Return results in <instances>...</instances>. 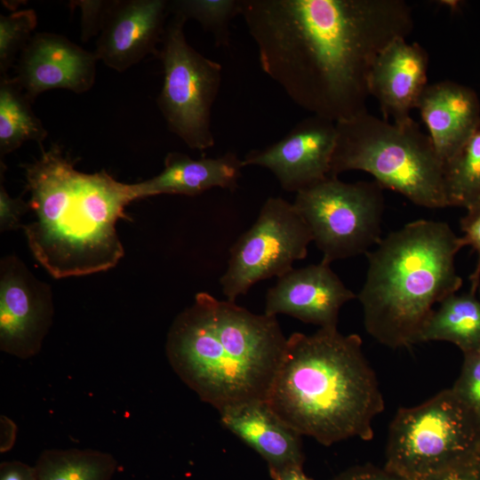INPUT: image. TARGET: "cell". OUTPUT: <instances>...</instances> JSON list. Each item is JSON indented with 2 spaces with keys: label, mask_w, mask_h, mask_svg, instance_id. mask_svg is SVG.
Here are the masks:
<instances>
[{
  "label": "cell",
  "mask_w": 480,
  "mask_h": 480,
  "mask_svg": "<svg viewBox=\"0 0 480 480\" xmlns=\"http://www.w3.org/2000/svg\"><path fill=\"white\" fill-rule=\"evenodd\" d=\"M241 16L263 72L335 123L367 111L376 58L414 24L404 0H242Z\"/></svg>",
  "instance_id": "1"
},
{
  "label": "cell",
  "mask_w": 480,
  "mask_h": 480,
  "mask_svg": "<svg viewBox=\"0 0 480 480\" xmlns=\"http://www.w3.org/2000/svg\"><path fill=\"white\" fill-rule=\"evenodd\" d=\"M41 152L23 164L32 220L22 228L33 256L56 279L114 268L124 255L116 225L130 220L125 208L136 200L132 184L104 169L77 171L56 143Z\"/></svg>",
  "instance_id": "2"
},
{
  "label": "cell",
  "mask_w": 480,
  "mask_h": 480,
  "mask_svg": "<svg viewBox=\"0 0 480 480\" xmlns=\"http://www.w3.org/2000/svg\"><path fill=\"white\" fill-rule=\"evenodd\" d=\"M286 425L329 446L373 437L384 399L357 334L293 332L265 401Z\"/></svg>",
  "instance_id": "3"
},
{
  "label": "cell",
  "mask_w": 480,
  "mask_h": 480,
  "mask_svg": "<svg viewBox=\"0 0 480 480\" xmlns=\"http://www.w3.org/2000/svg\"><path fill=\"white\" fill-rule=\"evenodd\" d=\"M286 341L276 316L201 292L172 323L165 353L179 378L220 412L266 401Z\"/></svg>",
  "instance_id": "4"
},
{
  "label": "cell",
  "mask_w": 480,
  "mask_h": 480,
  "mask_svg": "<svg viewBox=\"0 0 480 480\" xmlns=\"http://www.w3.org/2000/svg\"><path fill=\"white\" fill-rule=\"evenodd\" d=\"M462 247L449 224L436 220H415L381 238L366 253L357 295L366 332L391 348L416 344L433 306L462 284L455 268Z\"/></svg>",
  "instance_id": "5"
},
{
  "label": "cell",
  "mask_w": 480,
  "mask_h": 480,
  "mask_svg": "<svg viewBox=\"0 0 480 480\" xmlns=\"http://www.w3.org/2000/svg\"><path fill=\"white\" fill-rule=\"evenodd\" d=\"M336 129L331 176L352 170L366 172L382 188L417 205L448 207L444 163L428 134L412 118L396 124L367 110L337 122Z\"/></svg>",
  "instance_id": "6"
},
{
  "label": "cell",
  "mask_w": 480,
  "mask_h": 480,
  "mask_svg": "<svg viewBox=\"0 0 480 480\" xmlns=\"http://www.w3.org/2000/svg\"><path fill=\"white\" fill-rule=\"evenodd\" d=\"M478 454L480 417L450 388L396 412L388 428L385 467L418 480Z\"/></svg>",
  "instance_id": "7"
},
{
  "label": "cell",
  "mask_w": 480,
  "mask_h": 480,
  "mask_svg": "<svg viewBox=\"0 0 480 480\" xmlns=\"http://www.w3.org/2000/svg\"><path fill=\"white\" fill-rule=\"evenodd\" d=\"M292 204L324 263L366 254L381 240L385 204L375 180L349 183L329 175L297 192Z\"/></svg>",
  "instance_id": "8"
},
{
  "label": "cell",
  "mask_w": 480,
  "mask_h": 480,
  "mask_svg": "<svg viewBox=\"0 0 480 480\" xmlns=\"http://www.w3.org/2000/svg\"><path fill=\"white\" fill-rule=\"evenodd\" d=\"M186 22L176 16L167 22L157 54L164 79L156 102L170 132L188 148L204 151L215 143L212 109L220 91L222 67L187 42Z\"/></svg>",
  "instance_id": "9"
},
{
  "label": "cell",
  "mask_w": 480,
  "mask_h": 480,
  "mask_svg": "<svg viewBox=\"0 0 480 480\" xmlns=\"http://www.w3.org/2000/svg\"><path fill=\"white\" fill-rule=\"evenodd\" d=\"M312 241L292 203L268 198L255 222L229 250L228 268L220 278L222 293L236 302L259 281L283 276L295 261L306 258Z\"/></svg>",
  "instance_id": "10"
},
{
  "label": "cell",
  "mask_w": 480,
  "mask_h": 480,
  "mask_svg": "<svg viewBox=\"0 0 480 480\" xmlns=\"http://www.w3.org/2000/svg\"><path fill=\"white\" fill-rule=\"evenodd\" d=\"M50 285L15 255L0 264V349L21 359L37 355L53 320Z\"/></svg>",
  "instance_id": "11"
},
{
  "label": "cell",
  "mask_w": 480,
  "mask_h": 480,
  "mask_svg": "<svg viewBox=\"0 0 480 480\" xmlns=\"http://www.w3.org/2000/svg\"><path fill=\"white\" fill-rule=\"evenodd\" d=\"M336 137L335 122L311 115L276 142L246 153L242 164L269 170L283 189L297 193L330 175Z\"/></svg>",
  "instance_id": "12"
},
{
  "label": "cell",
  "mask_w": 480,
  "mask_h": 480,
  "mask_svg": "<svg viewBox=\"0 0 480 480\" xmlns=\"http://www.w3.org/2000/svg\"><path fill=\"white\" fill-rule=\"evenodd\" d=\"M98 60L62 35L39 32L20 52L12 77L32 100L57 89L83 93L94 84Z\"/></svg>",
  "instance_id": "13"
},
{
  "label": "cell",
  "mask_w": 480,
  "mask_h": 480,
  "mask_svg": "<svg viewBox=\"0 0 480 480\" xmlns=\"http://www.w3.org/2000/svg\"><path fill=\"white\" fill-rule=\"evenodd\" d=\"M169 14L166 0H113L96 41L98 60L124 72L158 54Z\"/></svg>",
  "instance_id": "14"
},
{
  "label": "cell",
  "mask_w": 480,
  "mask_h": 480,
  "mask_svg": "<svg viewBox=\"0 0 480 480\" xmlns=\"http://www.w3.org/2000/svg\"><path fill=\"white\" fill-rule=\"evenodd\" d=\"M356 294L321 261L292 268L266 294L264 314H285L319 328H337L341 307Z\"/></svg>",
  "instance_id": "15"
},
{
  "label": "cell",
  "mask_w": 480,
  "mask_h": 480,
  "mask_svg": "<svg viewBox=\"0 0 480 480\" xmlns=\"http://www.w3.org/2000/svg\"><path fill=\"white\" fill-rule=\"evenodd\" d=\"M428 56L418 43L396 38L378 55L368 78L369 96L377 100L386 120L404 124L428 84Z\"/></svg>",
  "instance_id": "16"
},
{
  "label": "cell",
  "mask_w": 480,
  "mask_h": 480,
  "mask_svg": "<svg viewBox=\"0 0 480 480\" xmlns=\"http://www.w3.org/2000/svg\"><path fill=\"white\" fill-rule=\"evenodd\" d=\"M416 108L444 165L459 151L480 122V100L476 92L453 81L428 84Z\"/></svg>",
  "instance_id": "17"
},
{
  "label": "cell",
  "mask_w": 480,
  "mask_h": 480,
  "mask_svg": "<svg viewBox=\"0 0 480 480\" xmlns=\"http://www.w3.org/2000/svg\"><path fill=\"white\" fill-rule=\"evenodd\" d=\"M222 426L255 450L273 476L284 469L302 467L301 436L286 425L265 401H255L220 412Z\"/></svg>",
  "instance_id": "18"
},
{
  "label": "cell",
  "mask_w": 480,
  "mask_h": 480,
  "mask_svg": "<svg viewBox=\"0 0 480 480\" xmlns=\"http://www.w3.org/2000/svg\"><path fill=\"white\" fill-rule=\"evenodd\" d=\"M244 168L233 152L216 157L194 159L180 152H169L157 175L132 183L135 199L158 195L196 196L212 188L235 190Z\"/></svg>",
  "instance_id": "19"
},
{
  "label": "cell",
  "mask_w": 480,
  "mask_h": 480,
  "mask_svg": "<svg viewBox=\"0 0 480 480\" xmlns=\"http://www.w3.org/2000/svg\"><path fill=\"white\" fill-rule=\"evenodd\" d=\"M422 324L417 343L447 341L463 354L480 348V300L472 292L444 298Z\"/></svg>",
  "instance_id": "20"
},
{
  "label": "cell",
  "mask_w": 480,
  "mask_h": 480,
  "mask_svg": "<svg viewBox=\"0 0 480 480\" xmlns=\"http://www.w3.org/2000/svg\"><path fill=\"white\" fill-rule=\"evenodd\" d=\"M32 102L12 76H0L1 159L27 141L43 147L48 132L33 111Z\"/></svg>",
  "instance_id": "21"
},
{
  "label": "cell",
  "mask_w": 480,
  "mask_h": 480,
  "mask_svg": "<svg viewBox=\"0 0 480 480\" xmlns=\"http://www.w3.org/2000/svg\"><path fill=\"white\" fill-rule=\"evenodd\" d=\"M37 480H111L117 461L108 452L92 449H48L38 457Z\"/></svg>",
  "instance_id": "22"
},
{
  "label": "cell",
  "mask_w": 480,
  "mask_h": 480,
  "mask_svg": "<svg viewBox=\"0 0 480 480\" xmlns=\"http://www.w3.org/2000/svg\"><path fill=\"white\" fill-rule=\"evenodd\" d=\"M448 206L470 209L480 203V122L459 151L444 165Z\"/></svg>",
  "instance_id": "23"
},
{
  "label": "cell",
  "mask_w": 480,
  "mask_h": 480,
  "mask_svg": "<svg viewBox=\"0 0 480 480\" xmlns=\"http://www.w3.org/2000/svg\"><path fill=\"white\" fill-rule=\"evenodd\" d=\"M242 0H174L169 1L170 14L185 21L194 20L212 34L219 47L229 45V25L241 15Z\"/></svg>",
  "instance_id": "24"
},
{
  "label": "cell",
  "mask_w": 480,
  "mask_h": 480,
  "mask_svg": "<svg viewBox=\"0 0 480 480\" xmlns=\"http://www.w3.org/2000/svg\"><path fill=\"white\" fill-rule=\"evenodd\" d=\"M37 24L34 10L15 11L0 15V74L7 75L20 52L34 36Z\"/></svg>",
  "instance_id": "25"
},
{
  "label": "cell",
  "mask_w": 480,
  "mask_h": 480,
  "mask_svg": "<svg viewBox=\"0 0 480 480\" xmlns=\"http://www.w3.org/2000/svg\"><path fill=\"white\" fill-rule=\"evenodd\" d=\"M463 356L460 373L451 388L480 417V348Z\"/></svg>",
  "instance_id": "26"
},
{
  "label": "cell",
  "mask_w": 480,
  "mask_h": 480,
  "mask_svg": "<svg viewBox=\"0 0 480 480\" xmlns=\"http://www.w3.org/2000/svg\"><path fill=\"white\" fill-rule=\"evenodd\" d=\"M113 0H77L70 1L71 10L79 8L81 12V40L87 42L99 36L107 12Z\"/></svg>",
  "instance_id": "27"
},
{
  "label": "cell",
  "mask_w": 480,
  "mask_h": 480,
  "mask_svg": "<svg viewBox=\"0 0 480 480\" xmlns=\"http://www.w3.org/2000/svg\"><path fill=\"white\" fill-rule=\"evenodd\" d=\"M460 229L463 247L469 245L477 253L476 268L469 276V292L476 294L480 284V203L467 210V214L460 220Z\"/></svg>",
  "instance_id": "28"
},
{
  "label": "cell",
  "mask_w": 480,
  "mask_h": 480,
  "mask_svg": "<svg viewBox=\"0 0 480 480\" xmlns=\"http://www.w3.org/2000/svg\"><path fill=\"white\" fill-rule=\"evenodd\" d=\"M5 166L1 161V182H0V231L6 232L22 228V216L29 212L28 201H24L23 197H12L6 191L4 185L3 171Z\"/></svg>",
  "instance_id": "29"
},
{
  "label": "cell",
  "mask_w": 480,
  "mask_h": 480,
  "mask_svg": "<svg viewBox=\"0 0 480 480\" xmlns=\"http://www.w3.org/2000/svg\"><path fill=\"white\" fill-rule=\"evenodd\" d=\"M418 480H480V454Z\"/></svg>",
  "instance_id": "30"
},
{
  "label": "cell",
  "mask_w": 480,
  "mask_h": 480,
  "mask_svg": "<svg viewBox=\"0 0 480 480\" xmlns=\"http://www.w3.org/2000/svg\"><path fill=\"white\" fill-rule=\"evenodd\" d=\"M332 480H407L385 466L379 468L371 464L356 466L345 470Z\"/></svg>",
  "instance_id": "31"
},
{
  "label": "cell",
  "mask_w": 480,
  "mask_h": 480,
  "mask_svg": "<svg viewBox=\"0 0 480 480\" xmlns=\"http://www.w3.org/2000/svg\"><path fill=\"white\" fill-rule=\"evenodd\" d=\"M0 480H37L36 470L35 466L19 460L3 461Z\"/></svg>",
  "instance_id": "32"
},
{
  "label": "cell",
  "mask_w": 480,
  "mask_h": 480,
  "mask_svg": "<svg viewBox=\"0 0 480 480\" xmlns=\"http://www.w3.org/2000/svg\"><path fill=\"white\" fill-rule=\"evenodd\" d=\"M273 480H312L303 472L302 467H293L284 469L273 476Z\"/></svg>",
  "instance_id": "33"
},
{
  "label": "cell",
  "mask_w": 480,
  "mask_h": 480,
  "mask_svg": "<svg viewBox=\"0 0 480 480\" xmlns=\"http://www.w3.org/2000/svg\"><path fill=\"white\" fill-rule=\"evenodd\" d=\"M1 428L4 429V431L2 430V433H4V438H2V440H4L6 437V436H8L6 450H5L7 451L12 448L14 443V439H15L14 436L16 435L15 434L16 425L7 417L2 416L1 417Z\"/></svg>",
  "instance_id": "34"
}]
</instances>
